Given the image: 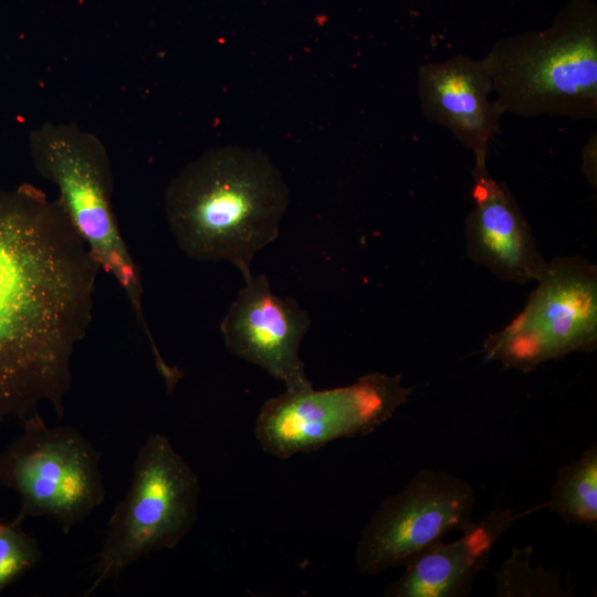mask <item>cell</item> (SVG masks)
Segmentation results:
<instances>
[{
  "instance_id": "6da1fadb",
  "label": "cell",
  "mask_w": 597,
  "mask_h": 597,
  "mask_svg": "<svg viewBox=\"0 0 597 597\" xmlns=\"http://www.w3.org/2000/svg\"><path fill=\"white\" fill-rule=\"evenodd\" d=\"M100 265L57 200L0 189V421L64 412Z\"/></svg>"
},
{
  "instance_id": "7a4b0ae2",
  "label": "cell",
  "mask_w": 597,
  "mask_h": 597,
  "mask_svg": "<svg viewBox=\"0 0 597 597\" xmlns=\"http://www.w3.org/2000/svg\"><path fill=\"white\" fill-rule=\"evenodd\" d=\"M178 247L198 261H226L249 280L254 255L279 237L289 190L261 150L222 146L186 165L165 192Z\"/></svg>"
},
{
  "instance_id": "3957f363",
  "label": "cell",
  "mask_w": 597,
  "mask_h": 597,
  "mask_svg": "<svg viewBox=\"0 0 597 597\" xmlns=\"http://www.w3.org/2000/svg\"><path fill=\"white\" fill-rule=\"evenodd\" d=\"M501 112L523 117H597V18L569 3L545 30L496 41L484 56Z\"/></svg>"
},
{
  "instance_id": "277c9868",
  "label": "cell",
  "mask_w": 597,
  "mask_h": 597,
  "mask_svg": "<svg viewBox=\"0 0 597 597\" xmlns=\"http://www.w3.org/2000/svg\"><path fill=\"white\" fill-rule=\"evenodd\" d=\"M30 154L38 172L52 182L64 212L87 244L100 269L127 296L155 359L160 353L143 312V283L121 233L113 208L108 153L97 136L73 123H44L30 134Z\"/></svg>"
},
{
  "instance_id": "5b68a950",
  "label": "cell",
  "mask_w": 597,
  "mask_h": 597,
  "mask_svg": "<svg viewBox=\"0 0 597 597\" xmlns=\"http://www.w3.org/2000/svg\"><path fill=\"white\" fill-rule=\"evenodd\" d=\"M199 495L197 474L168 437L149 434L135 458L129 488L108 520L84 596L142 557L176 547L196 523Z\"/></svg>"
},
{
  "instance_id": "8992f818",
  "label": "cell",
  "mask_w": 597,
  "mask_h": 597,
  "mask_svg": "<svg viewBox=\"0 0 597 597\" xmlns=\"http://www.w3.org/2000/svg\"><path fill=\"white\" fill-rule=\"evenodd\" d=\"M0 452V485L19 498L17 517L45 516L69 534L105 500L100 452L75 428L50 427L39 412Z\"/></svg>"
},
{
  "instance_id": "52a82bcc",
  "label": "cell",
  "mask_w": 597,
  "mask_h": 597,
  "mask_svg": "<svg viewBox=\"0 0 597 597\" xmlns=\"http://www.w3.org/2000/svg\"><path fill=\"white\" fill-rule=\"evenodd\" d=\"M535 282L523 310L482 346L489 360L524 373L597 347L596 265L578 255L557 256Z\"/></svg>"
},
{
  "instance_id": "ba28073f",
  "label": "cell",
  "mask_w": 597,
  "mask_h": 597,
  "mask_svg": "<svg viewBox=\"0 0 597 597\" xmlns=\"http://www.w3.org/2000/svg\"><path fill=\"white\" fill-rule=\"evenodd\" d=\"M411 390L399 375L384 373L329 389L285 390L262 405L255 439L280 459L308 453L337 439L373 432L408 401Z\"/></svg>"
},
{
  "instance_id": "9c48e42d",
  "label": "cell",
  "mask_w": 597,
  "mask_h": 597,
  "mask_svg": "<svg viewBox=\"0 0 597 597\" xmlns=\"http://www.w3.org/2000/svg\"><path fill=\"white\" fill-rule=\"evenodd\" d=\"M475 492L450 472L421 469L385 498L358 538L354 562L362 575L404 566L452 531L473 521Z\"/></svg>"
},
{
  "instance_id": "30bf717a",
  "label": "cell",
  "mask_w": 597,
  "mask_h": 597,
  "mask_svg": "<svg viewBox=\"0 0 597 597\" xmlns=\"http://www.w3.org/2000/svg\"><path fill=\"white\" fill-rule=\"evenodd\" d=\"M244 282L220 324L227 349L282 381L286 391L313 388L300 357L308 314L296 300L275 295L265 274Z\"/></svg>"
},
{
  "instance_id": "8fae6325",
  "label": "cell",
  "mask_w": 597,
  "mask_h": 597,
  "mask_svg": "<svg viewBox=\"0 0 597 597\" xmlns=\"http://www.w3.org/2000/svg\"><path fill=\"white\" fill-rule=\"evenodd\" d=\"M472 178L473 208L465 221L468 256L503 281H536L547 261L514 196L492 178L486 163H474Z\"/></svg>"
},
{
  "instance_id": "7c38bea8",
  "label": "cell",
  "mask_w": 597,
  "mask_h": 597,
  "mask_svg": "<svg viewBox=\"0 0 597 597\" xmlns=\"http://www.w3.org/2000/svg\"><path fill=\"white\" fill-rule=\"evenodd\" d=\"M492 77L485 59L457 55L423 64L418 72V96L425 117L448 128L475 158L486 163L491 139L503 115L490 98Z\"/></svg>"
},
{
  "instance_id": "4fadbf2b",
  "label": "cell",
  "mask_w": 597,
  "mask_h": 597,
  "mask_svg": "<svg viewBox=\"0 0 597 597\" xmlns=\"http://www.w3.org/2000/svg\"><path fill=\"white\" fill-rule=\"evenodd\" d=\"M545 503L523 512L493 509L472 521L452 542H436L406 563L402 574L385 589L387 597H464L478 574L485 567L496 541L514 522Z\"/></svg>"
},
{
  "instance_id": "5bb4252c",
  "label": "cell",
  "mask_w": 597,
  "mask_h": 597,
  "mask_svg": "<svg viewBox=\"0 0 597 597\" xmlns=\"http://www.w3.org/2000/svg\"><path fill=\"white\" fill-rule=\"evenodd\" d=\"M545 506L566 524L596 530L597 526V446H590L578 459L561 467Z\"/></svg>"
},
{
  "instance_id": "9a60e30c",
  "label": "cell",
  "mask_w": 597,
  "mask_h": 597,
  "mask_svg": "<svg viewBox=\"0 0 597 597\" xmlns=\"http://www.w3.org/2000/svg\"><path fill=\"white\" fill-rule=\"evenodd\" d=\"M533 547H513L509 557L494 572L499 597H567L557 573L531 563Z\"/></svg>"
},
{
  "instance_id": "2e32d148",
  "label": "cell",
  "mask_w": 597,
  "mask_h": 597,
  "mask_svg": "<svg viewBox=\"0 0 597 597\" xmlns=\"http://www.w3.org/2000/svg\"><path fill=\"white\" fill-rule=\"evenodd\" d=\"M20 519H0V594L34 568L42 558L36 540L27 533Z\"/></svg>"
}]
</instances>
